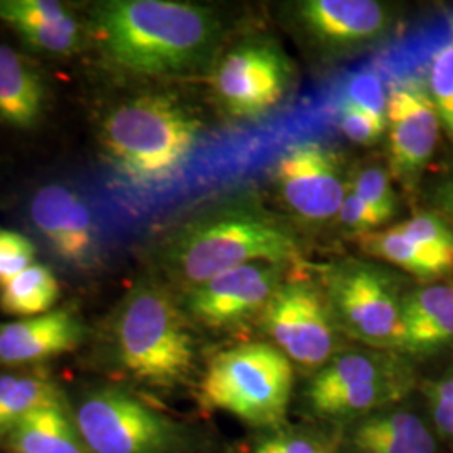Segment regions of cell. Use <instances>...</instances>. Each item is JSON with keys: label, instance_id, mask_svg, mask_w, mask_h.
Wrapping results in <instances>:
<instances>
[{"label": "cell", "instance_id": "obj_10", "mask_svg": "<svg viewBox=\"0 0 453 453\" xmlns=\"http://www.w3.org/2000/svg\"><path fill=\"white\" fill-rule=\"evenodd\" d=\"M274 180L286 205L312 222L338 215L348 194L336 157L316 142L289 146L275 162Z\"/></svg>", "mask_w": 453, "mask_h": 453}, {"label": "cell", "instance_id": "obj_28", "mask_svg": "<svg viewBox=\"0 0 453 453\" xmlns=\"http://www.w3.org/2000/svg\"><path fill=\"white\" fill-rule=\"evenodd\" d=\"M340 125L351 142L357 145H372L387 128V118L368 110L351 97H344L340 106Z\"/></svg>", "mask_w": 453, "mask_h": 453}, {"label": "cell", "instance_id": "obj_1", "mask_svg": "<svg viewBox=\"0 0 453 453\" xmlns=\"http://www.w3.org/2000/svg\"><path fill=\"white\" fill-rule=\"evenodd\" d=\"M91 34L106 61L138 76H175L211 59L220 26L213 12L173 0H113L95 7Z\"/></svg>", "mask_w": 453, "mask_h": 453}, {"label": "cell", "instance_id": "obj_29", "mask_svg": "<svg viewBox=\"0 0 453 453\" xmlns=\"http://www.w3.org/2000/svg\"><path fill=\"white\" fill-rule=\"evenodd\" d=\"M35 247L29 237L16 230L0 228V286L31 267Z\"/></svg>", "mask_w": 453, "mask_h": 453}, {"label": "cell", "instance_id": "obj_25", "mask_svg": "<svg viewBox=\"0 0 453 453\" xmlns=\"http://www.w3.org/2000/svg\"><path fill=\"white\" fill-rule=\"evenodd\" d=\"M430 99L453 138V41L435 50L430 63Z\"/></svg>", "mask_w": 453, "mask_h": 453}, {"label": "cell", "instance_id": "obj_21", "mask_svg": "<svg viewBox=\"0 0 453 453\" xmlns=\"http://www.w3.org/2000/svg\"><path fill=\"white\" fill-rule=\"evenodd\" d=\"M65 402L59 387L41 372H11L0 374V440L33 411Z\"/></svg>", "mask_w": 453, "mask_h": 453}, {"label": "cell", "instance_id": "obj_20", "mask_svg": "<svg viewBox=\"0 0 453 453\" xmlns=\"http://www.w3.org/2000/svg\"><path fill=\"white\" fill-rule=\"evenodd\" d=\"M403 374L405 372L391 357L372 351H351L333 357L314 376L308 389L309 403H318L342 389Z\"/></svg>", "mask_w": 453, "mask_h": 453}, {"label": "cell", "instance_id": "obj_15", "mask_svg": "<svg viewBox=\"0 0 453 453\" xmlns=\"http://www.w3.org/2000/svg\"><path fill=\"white\" fill-rule=\"evenodd\" d=\"M299 16L309 33L329 44H357L378 37L388 24L387 11L372 0H308Z\"/></svg>", "mask_w": 453, "mask_h": 453}, {"label": "cell", "instance_id": "obj_11", "mask_svg": "<svg viewBox=\"0 0 453 453\" xmlns=\"http://www.w3.org/2000/svg\"><path fill=\"white\" fill-rule=\"evenodd\" d=\"M284 265L254 262L226 271L190 289L187 311L209 327H230L262 311L282 284Z\"/></svg>", "mask_w": 453, "mask_h": 453}, {"label": "cell", "instance_id": "obj_35", "mask_svg": "<svg viewBox=\"0 0 453 453\" xmlns=\"http://www.w3.org/2000/svg\"><path fill=\"white\" fill-rule=\"evenodd\" d=\"M440 200H441V207L453 219V179L449 180L445 183V187L440 192Z\"/></svg>", "mask_w": 453, "mask_h": 453}, {"label": "cell", "instance_id": "obj_6", "mask_svg": "<svg viewBox=\"0 0 453 453\" xmlns=\"http://www.w3.org/2000/svg\"><path fill=\"white\" fill-rule=\"evenodd\" d=\"M89 453H179V426L128 391L97 388L71 411Z\"/></svg>", "mask_w": 453, "mask_h": 453}, {"label": "cell", "instance_id": "obj_8", "mask_svg": "<svg viewBox=\"0 0 453 453\" xmlns=\"http://www.w3.org/2000/svg\"><path fill=\"white\" fill-rule=\"evenodd\" d=\"M260 323L275 348L301 366L326 365L336 349L329 303L304 280L282 282L260 311Z\"/></svg>", "mask_w": 453, "mask_h": 453}, {"label": "cell", "instance_id": "obj_32", "mask_svg": "<svg viewBox=\"0 0 453 453\" xmlns=\"http://www.w3.org/2000/svg\"><path fill=\"white\" fill-rule=\"evenodd\" d=\"M348 97L355 99L357 103L366 106L374 113L387 116V101L383 97L381 86L376 78H372V74H365V76L357 78V81L353 82L351 93Z\"/></svg>", "mask_w": 453, "mask_h": 453}, {"label": "cell", "instance_id": "obj_17", "mask_svg": "<svg viewBox=\"0 0 453 453\" xmlns=\"http://www.w3.org/2000/svg\"><path fill=\"white\" fill-rule=\"evenodd\" d=\"M452 342L453 284H432L403 297L398 349L432 353Z\"/></svg>", "mask_w": 453, "mask_h": 453}, {"label": "cell", "instance_id": "obj_16", "mask_svg": "<svg viewBox=\"0 0 453 453\" xmlns=\"http://www.w3.org/2000/svg\"><path fill=\"white\" fill-rule=\"evenodd\" d=\"M48 111V86L31 59L0 44V123L27 131L37 128Z\"/></svg>", "mask_w": 453, "mask_h": 453}, {"label": "cell", "instance_id": "obj_24", "mask_svg": "<svg viewBox=\"0 0 453 453\" xmlns=\"http://www.w3.org/2000/svg\"><path fill=\"white\" fill-rule=\"evenodd\" d=\"M73 12L61 2L52 0H0V20L14 31L44 27L73 19Z\"/></svg>", "mask_w": 453, "mask_h": 453}, {"label": "cell", "instance_id": "obj_13", "mask_svg": "<svg viewBox=\"0 0 453 453\" xmlns=\"http://www.w3.org/2000/svg\"><path fill=\"white\" fill-rule=\"evenodd\" d=\"M391 165L398 177L413 179L430 162L440 138V118L417 84L396 86L387 101Z\"/></svg>", "mask_w": 453, "mask_h": 453}, {"label": "cell", "instance_id": "obj_5", "mask_svg": "<svg viewBox=\"0 0 453 453\" xmlns=\"http://www.w3.org/2000/svg\"><path fill=\"white\" fill-rule=\"evenodd\" d=\"M292 381V361L279 348L249 342L211 357L200 395L211 408L257 426H271L288 411Z\"/></svg>", "mask_w": 453, "mask_h": 453}, {"label": "cell", "instance_id": "obj_26", "mask_svg": "<svg viewBox=\"0 0 453 453\" xmlns=\"http://www.w3.org/2000/svg\"><path fill=\"white\" fill-rule=\"evenodd\" d=\"M351 190L366 203L380 226L395 217L396 196L391 188L388 173L383 168H365L353 181Z\"/></svg>", "mask_w": 453, "mask_h": 453}, {"label": "cell", "instance_id": "obj_12", "mask_svg": "<svg viewBox=\"0 0 453 453\" xmlns=\"http://www.w3.org/2000/svg\"><path fill=\"white\" fill-rule=\"evenodd\" d=\"M29 219L49 250L67 265L86 269L97 254L95 217L81 195L50 183L34 194Z\"/></svg>", "mask_w": 453, "mask_h": 453}, {"label": "cell", "instance_id": "obj_22", "mask_svg": "<svg viewBox=\"0 0 453 453\" xmlns=\"http://www.w3.org/2000/svg\"><path fill=\"white\" fill-rule=\"evenodd\" d=\"M359 243L365 252L378 259L387 260L420 279H435L438 275L449 274L452 271L430 250L408 237L400 226L381 232L361 234Z\"/></svg>", "mask_w": 453, "mask_h": 453}, {"label": "cell", "instance_id": "obj_27", "mask_svg": "<svg viewBox=\"0 0 453 453\" xmlns=\"http://www.w3.org/2000/svg\"><path fill=\"white\" fill-rule=\"evenodd\" d=\"M400 228L453 269V230L438 215L418 213L400 224Z\"/></svg>", "mask_w": 453, "mask_h": 453}, {"label": "cell", "instance_id": "obj_9", "mask_svg": "<svg viewBox=\"0 0 453 453\" xmlns=\"http://www.w3.org/2000/svg\"><path fill=\"white\" fill-rule=\"evenodd\" d=\"M291 78V67L280 49L252 41L220 59L213 74V89L230 116L256 119L280 103Z\"/></svg>", "mask_w": 453, "mask_h": 453}, {"label": "cell", "instance_id": "obj_3", "mask_svg": "<svg viewBox=\"0 0 453 453\" xmlns=\"http://www.w3.org/2000/svg\"><path fill=\"white\" fill-rule=\"evenodd\" d=\"M114 357L131 378L160 388L183 383L195 368V341L173 297L153 282H138L123 297L111 324Z\"/></svg>", "mask_w": 453, "mask_h": 453}, {"label": "cell", "instance_id": "obj_18", "mask_svg": "<svg viewBox=\"0 0 453 453\" xmlns=\"http://www.w3.org/2000/svg\"><path fill=\"white\" fill-rule=\"evenodd\" d=\"M353 453H437V438L410 410H380L366 415L346 438Z\"/></svg>", "mask_w": 453, "mask_h": 453}, {"label": "cell", "instance_id": "obj_7", "mask_svg": "<svg viewBox=\"0 0 453 453\" xmlns=\"http://www.w3.org/2000/svg\"><path fill=\"white\" fill-rule=\"evenodd\" d=\"M326 299L353 338L396 348L403 297L385 271L357 260L342 262L326 275Z\"/></svg>", "mask_w": 453, "mask_h": 453}, {"label": "cell", "instance_id": "obj_19", "mask_svg": "<svg viewBox=\"0 0 453 453\" xmlns=\"http://www.w3.org/2000/svg\"><path fill=\"white\" fill-rule=\"evenodd\" d=\"M9 453H89L65 402L33 411L5 438Z\"/></svg>", "mask_w": 453, "mask_h": 453}, {"label": "cell", "instance_id": "obj_30", "mask_svg": "<svg viewBox=\"0 0 453 453\" xmlns=\"http://www.w3.org/2000/svg\"><path fill=\"white\" fill-rule=\"evenodd\" d=\"M254 453H331V450L316 438L280 434L260 441Z\"/></svg>", "mask_w": 453, "mask_h": 453}, {"label": "cell", "instance_id": "obj_34", "mask_svg": "<svg viewBox=\"0 0 453 453\" xmlns=\"http://www.w3.org/2000/svg\"><path fill=\"white\" fill-rule=\"evenodd\" d=\"M437 435L453 443V408L447 411H440L432 415Z\"/></svg>", "mask_w": 453, "mask_h": 453}, {"label": "cell", "instance_id": "obj_2", "mask_svg": "<svg viewBox=\"0 0 453 453\" xmlns=\"http://www.w3.org/2000/svg\"><path fill=\"white\" fill-rule=\"evenodd\" d=\"M299 260L301 247L291 228L245 202L203 211L180 226L163 249V265L187 291L247 264Z\"/></svg>", "mask_w": 453, "mask_h": 453}, {"label": "cell", "instance_id": "obj_14", "mask_svg": "<svg viewBox=\"0 0 453 453\" xmlns=\"http://www.w3.org/2000/svg\"><path fill=\"white\" fill-rule=\"evenodd\" d=\"M86 329L71 309L0 323V366L22 368L74 351Z\"/></svg>", "mask_w": 453, "mask_h": 453}, {"label": "cell", "instance_id": "obj_33", "mask_svg": "<svg viewBox=\"0 0 453 453\" xmlns=\"http://www.w3.org/2000/svg\"><path fill=\"white\" fill-rule=\"evenodd\" d=\"M426 398H428V406H430V413H440V411H447L453 408V372H447L445 376L438 378L437 381H434L428 391H426Z\"/></svg>", "mask_w": 453, "mask_h": 453}, {"label": "cell", "instance_id": "obj_31", "mask_svg": "<svg viewBox=\"0 0 453 453\" xmlns=\"http://www.w3.org/2000/svg\"><path fill=\"white\" fill-rule=\"evenodd\" d=\"M338 217L342 226L355 230L359 235L368 234L370 230L380 226L372 211L353 190H348V194L344 196Z\"/></svg>", "mask_w": 453, "mask_h": 453}, {"label": "cell", "instance_id": "obj_23", "mask_svg": "<svg viewBox=\"0 0 453 453\" xmlns=\"http://www.w3.org/2000/svg\"><path fill=\"white\" fill-rule=\"evenodd\" d=\"M59 282L48 265L34 262L31 267L0 286L2 312L17 319L42 316L59 299Z\"/></svg>", "mask_w": 453, "mask_h": 453}, {"label": "cell", "instance_id": "obj_4", "mask_svg": "<svg viewBox=\"0 0 453 453\" xmlns=\"http://www.w3.org/2000/svg\"><path fill=\"white\" fill-rule=\"evenodd\" d=\"M198 121L166 95H142L116 104L104 116L99 140L108 160L138 181L172 175L194 148Z\"/></svg>", "mask_w": 453, "mask_h": 453}]
</instances>
